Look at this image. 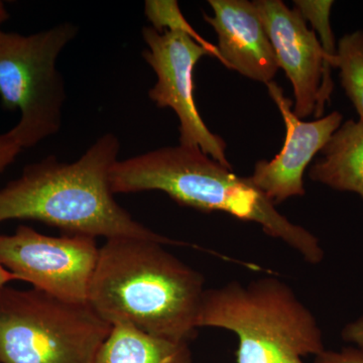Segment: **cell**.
I'll use <instances>...</instances> for the list:
<instances>
[{
    "instance_id": "6da1fadb",
    "label": "cell",
    "mask_w": 363,
    "mask_h": 363,
    "mask_svg": "<svg viewBox=\"0 0 363 363\" xmlns=\"http://www.w3.org/2000/svg\"><path fill=\"white\" fill-rule=\"evenodd\" d=\"M162 245L145 238L107 240L99 248L87 303L111 326L130 324L189 343L197 335L204 277Z\"/></svg>"
},
{
    "instance_id": "ffe728a7",
    "label": "cell",
    "mask_w": 363,
    "mask_h": 363,
    "mask_svg": "<svg viewBox=\"0 0 363 363\" xmlns=\"http://www.w3.org/2000/svg\"><path fill=\"white\" fill-rule=\"evenodd\" d=\"M18 281V277L14 276L11 272L7 271L6 267L0 264V288L7 286L11 281Z\"/></svg>"
},
{
    "instance_id": "5b68a950",
    "label": "cell",
    "mask_w": 363,
    "mask_h": 363,
    "mask_svg": "<svg viewBox=\"0 0 363 363\" xmlns=\"http://www.w3.org/2000/svg\"><path fill=\"white\" fill-rule=\"evenodd\" d=\"M111 330L88 303L0 288V363H94Z\"/></svg>"
},
{
    "instance_id": "e0dca14e",
    "label": "cell",
    "mask_w": 363,
    "mask_h": 363,
    "mask_svg": "<svg viewBox=\"0 0 363 363\" xmlns=\"http://www.w3.org/2000/svg\"><path fill=\"white\" fill-rule=\"evenodd\" d=\"M314 363H363V350L352 346L339 351L325 350L315 357Z\"/></svg>"
},
{
    "instance_id": "d6986e66",
    "label": "cell",
    "mask_w": 363,
    "mask_h": 363,
    "mask_svg": "<svg viewBox=\"0 0 363 363\" xmlns=\"http://www.w3.org/2000/svg\"><path fill=\"white\" fill-rule=\"evenodd\" d=\"M341 337L346 342L355 344L357 347L363 350V316L346 325L341 332Z\"/></svg>"
},
{
    "instance_id": "7a4b0ae2",
    "label": "cell",
    "mask_w": 363,
    "mask_h": 363,
    "mask_svg": "<svg viewBox=\"0 0 363 363\" xmlns=\"http://www.w3.org/2000/svg\"><path fill=\"white\" fill-rule=\"evenodd\" d=\"M119 150L117 136L106 133L72 164L51 156L28 164L20 178L0 189V223L28 219L58 227L66 234L185 245L138 223L114 200L109 176Z\"/></svg>"
},
{
    "instance_id": "52a82bcc",
    "label": "cell",
    "mask_w": 363,
    "mask_h": 363,
    "mask_svg": "<svg viewBox=\"0 0 363 363\" xmlns=\"http://www.w3.org/2000/svg\"><path fill=\"white\" fill-rule=\"evenodd\" d=\"M99 247L94 238H55L20 225L0 234V264L33 289L73 303H87Z\"/></svg>"
},
{
    "instance_id": "44dd1931",
    "label": "cell",
    "mask_w": 363,
    "mask_h": 363,
    "mask_svg": "<svg viewBox=\"0 0 363 363\" xmlns=\"http://www.w3.org/2000/svg\"><path fill=\"white\" fill-rule=\"evenodd\" d=\"M9 16V13H7L4 2L0 1V26H1L2 23H4V21H7Z\"/></svg>"
},
{
    "instance_id": "277c9868",
    "label": "cell",
    "mask_w": 363,
    "mask_h": 363,
    "mask_svg": "<svg viewBox=\"0 0 363 363\" xmlns=\"http://www.w3.org/2000/svg\"><path fill=\"white\" fill-rule=\"evenodd\" d=\"M197 326L234 332L236 363H304L303 357L326 350L309 308L290 286L272 277L205 291Z\"/></svg>"
},
{
    "instance_id": "9a60e30c",
    "label": "cell",
    "mask_w": 363,
    "mask_h": 363,
    "mask_svg": "<svg viewBox=\"0 0 363 363\" xmlns=\"http://www.w3.org/2000/svg\"><path fill=\"white\" fill-rule=\"evenodd\" d=\"M145 14L147 20L152 23V28L157 32L178 30L188 33L198 44L205 48L211 56L221 62V56L216 45L203 39L201 35H198L194 28L189 25L176 0H147L145 4Z\"/></svg>"
},
{
    "instance_id": "2e32d148",
    "label": "cell",
    "mask_w": 363,
    "mask_h": 363,
    "mask_svg": "<svg viewBox=\"0 0 363 363\" xmlns=\"http://www.w3.org/2000/svg\"><path fill=\"white\" fill-rule=\"evenodd\" d=\"M334 1L330 0H295L294 6L298 13L302 14L305 21H310L314 32L320 37V44L331 62L333 68H336L337 61V48L335 38L332 32L330 23L331 9Z\"/></svg>"
},
{
    "instance_id": "30bf717a",
    "label": "cell",
    "mask_w": 363,
    "mask_h": 363,
    "mask_svg": "<svg viewBox=\"0 0 363 363\" xmlns=\"http://www.w3.org/2000/svg\"><path fill=\"white\" fill-rule=\"evenodd\" d=\"M267 88L285 121V143L272 161L257 162L248 178L277 206L289 198L306 194V169L340 128L343 116L334 111L315 121H303L293 113L292 101L277 83L272 81Z\"/></svg>"
},
{
    "instance_id": "5bb4252c",
    "label": "cell",
    "mask_w": 363,
    "mask_h": 363,
    "mask_svg": "<svg viewBox=\"0 0 363 363\" xmlns=\"http://www.w3.org/2000/svg\"><path fill=\"white\" fill-rule=\"evenodd\" d=\"M336 68L341 84L363 123V30L344 35L339 40Z\"/></svg>"
},
{
    "instance_id": "8fae6325",
    "label": "cell",
    "mask_w": 363,
    "mask_h": 363,
    "mask_svg": "<svg viewBox=\"0 0 363 363\" xmlns=\"http://www.w3.org/2000/svg\"><path fill=\"white\" fill-rule=\"evenodd\" d=\"M214 16L203 14L218 37L221 63L257 82H272L279 65L255 4L247 0H209Z\"/></svg>"
},
{
    "instance_id": "8992f818",
    "label": "cell",
    "mask_w": 363,
    "mask_h": 363,
    "mask_svg": "<svg viewBox=\"0 0 363 363\" xmlns=\"http://www.w3.org/2000/svg\"><path fill=\"white\" fill-rule=\"evenodd\" d=\"M78 32L69 21L28 35L0 28V98L7 111L21 112L7 133L23 150L61 128L66 90L57 60Z\"/></svg>"
},
{
    "instance_id": "ac0fdd59",
    "label": "cell",
    "mask_w": 363,
    "mask_h": 363,
    "mask_svg": "<svg viewBox=\"0 0 363 363\" xmlns=\"http://www.w3.org/2000/svg\"><path fill=\"white\" fill-rule=\"evenodd\" d=\"M21 150L9 133L0 135V174L16 159Z\"/></svg>"
},
{
    "instance_id": "3957f363",
    "label": "cell",
    "mask_w": 363,
    "mask_h": 363,
    "mask_svg": "<svg viewBox=\"0 0 363 363\" xmlns=\"http://www.w3.org/2000/svg\"><path fill=\"white\" fill-rule=\"evenodd\" d=\"M113 194L162 191L184 206L222 211L240 220L255 222L267 235L285 242L310 264L324 259L319 240L277 210L250 178L234 174L197 147H162L112 167Z\"/></svg>"
},
{
    "instance_id": "9c48e42d",
    "label": "cell",
    "mask_w": 363,
    "mask_h": 363,
    "mask_svg": "<svg viewBox=\"0 0 363 363\" xmlns=\"http://www.w3.org/2000/svg\"><path fill=\"white\" fill-rule=\"evenodd\" d=\"M253 4L274 48L279 68L292 83L293 113L300 119L311 114L321 118L333 91V66L316 33L307 28L297 9H289L281 0H255Z\"/></svg>"
},
{
    "instance_id": "ba28073f",
    "label": "cell",
    "mask_w": 363,
    "mask_h": 363,
    "mask_svg": "<svg viewBox=\"0 0 363 363\" xmlns=\"http://www.w3.org/2000/svg\"><path fill=\"white\" fill-rule=\"evenodd\" d=\"M143 39L147 49L145 61L155 71L157 83L149 96L160 108L173 109L180 121V145L197 147L203 154L233 169L226 157V143L203 121L194 97V70L202 57L210 55L188 33L178 30L159 33L145 26Z\"/></svg>"
},
{
    "instance_id": "7c38bea8",
    "label": "cell",
    "mask_w": 363,
    "mask_h": 363,
    "mask_svg": "<svg viewBox=\"0 0 363 363\" xmlns=\"http://www.w3.org/2000/svg\"><path fill=\"white\" fill-rule=\"evenodd\" d=\"M309 171L311 180L363 200V123L348 121L331 136Z\"/></svg>"
},
{
    "instance_id": "4fadbf2b",
    "label": "cell",
    "mask_w": 363,
    "mask_h": 363,
    "mask_svg": "<svg viewBox=\"0 0 363 363\" xmlns=\"http://www.w3.org/2000/svg\"><path fill=\"white\" fill-rule=\"evenodd\" d=\"M94 363H193V359L189 343L156 337L123 323L112 326Z\"/></svg>"
}]
</instances>
